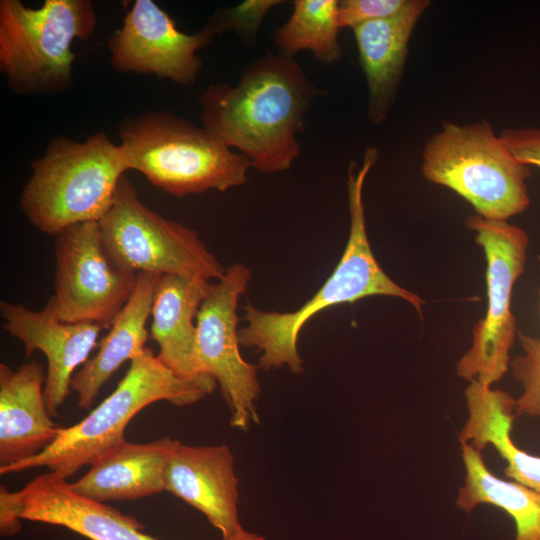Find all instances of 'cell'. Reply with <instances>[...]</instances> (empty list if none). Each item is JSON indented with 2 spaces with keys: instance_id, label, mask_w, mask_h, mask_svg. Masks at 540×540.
Wrapping results in <instances>:
<instances>
[{
  "instance_id": "30bf717a",
  "label": "cell",
  "mask_w": 540,
  "mask_h": 540,
  "mask_svg": "<svg viewBox=\"0 0 540 540\" xmlns=\"http://www.w3.org/2000/svg\"><path fill=\"white\" fill-rule=\"evenodd\" d=\"M55 294L58 318L110 328L132 296L138 274L109 256L97 221L70 226L55 236Z\"/></svg>"
},
{
  "instance_id": "9c48e42d",
  "label": "cell",
  "mask_w": 540,
  "mask_h": 540,
  "mask_svg": "<svg viewBox=\"0 0 540 540\" xmlns=\"http://www.w3.org/2000/svg\"><path fill=\"white\" fill-rule=\"evenodd\" d=\"M486 258L488 306L473 328L470 348L456 363V374L492 386L509 370L510 351L518 334L511 310L513 288L525 269L529 237L508 221L478 214L466 219Z\"/></svg>"
},
{
  "instance_id": "cb8c5ba5",
  "label": "cell",
  "mask_w": 540,
  "mask_h": 540,
  "mask_svg": "<svg viewBox=\"0 0 540 540\" xmlns=\"http://www.w3.org/2000/svg\"><path fill=\"white\" fill-rule=\"evenodd\" d=\"M284 3L279 0H246L215 12L207 26L216 35L226 31L237 33L245 42H255L261 24L271 8Z\"/></svg>"
},
{
  "instance_id": "277c9868",
  "label": "cell",
  "mask_w": 540,
  "mask_h": 540,
  "mask_svg": "<svg viewBox=\"0 0 540 540\" xmlns=\"http://www.w3.org/2000/svg\"><path fill=\"white\" fill-rule=\"evenodd\" d=\"M216 380L207 374L187 379L166 367L145 347L131 361L115 390L83 420L63 428L58 438L39 454L0 468V474L47 467L67 479L84 465L123 441L130 420L156 401L176 406L193 404L214 391Z\"/></svg>"
},
{
  "instance_id": "484cf974",
  "label": "cell",
  "mask_w": 540,
  "mask_h": 540,
  "mask_svg": "<svg viewBox=\"0 0 540 540\" xmlns=\"http://www.w3.org/2000/svg\"><path fill=\"white\" fill-rule=\"evenodd\" d=\"M499 137L518 161L540 168V128L504 129Z\"/></svg>"
},
{
  "instance_id": "2e32d148",
  "label": "cell",
  "mask_w": 540,
  "mask_h": 540,
  "mask_svg": "<svg viewBox=\"0 0 540 540\" xmlns=\"http://www.w3.org/2000/svg\"><path fill=\"white\" fill-rule=\"evenodd\" d=\"M45 380L35 360L15 370L0 364V468L39 454L63 430L48 413Z\"/></svg>"
},
{
  "instance_id": "7c38bea8",
  "label": "cell",
  "mask_w": 540,
  "mask_h": 540,
  "mask_svg": "<svg viewBox=\"0 0 540 540\" xmlns=\"http://www.w3.org/2000/svg\"><path fill=\"white\" fill-rule=\"evenodd\" d=\"M22 519L62 526L90 540H157L143 533L134 517L77 494L71 483L52 471L35 477L19 491L1 486V535L17 533ZM230 540L265 539L245 530Z\"/></svg>"
},
{
  "instance_id": "6da1fadb",
  "label": "cell",
  "mask_w": 540,
  "mask_h": 540,
  "mask_svg": "<svg viewBox=\"0 0 540 540\" xmlns=\"http://www.w3.org/2000/svg\"><path fill=\"white\" fill-rule=\"evenodd\" d=\"M321 92L293 57L267 52L236 86L214 83L201 93L200 120L257 171L282 172L300 155L297 133Z\"/></svg>"
},
{
  "instance_id": "4fadbf2b",
  "label": "cell",
  "mask_w": 540,
  "mask_h": 540,
  "mask_svg": "<svg viewBox=\"0 0 540 540\" xmlns=\"http://www.w3.org/2000/svg\"><path fill=\"white\" fill-rule=\"evenodd\" d=\"M214 36L207 25L197 33H183L157 3L135 0L108 39L111 66L120 73L152 74L192 86L203 65L197 51Z\"/></svg>"
},
{
  "instance_id": "5bb4252c",
  "label": "cell",
  "mask_w": 540,
  "mask_h": 540,
  "mask_svg": "<svg viewBox=\"0 0 540 540\" xmlns=\"http://www.w3.org/2000/svg\"><path fill=\"white\" fill-rule=\"evenodd\" d=\"M0 313L4 330L23 343L27 358L35 350L46 356L44 399L48 413L57 416L71 391L76 368L89 360L102 327L94 323L62 322L51 299L39 311L1 300Z\"/></svg>"
},
{
  "instance_id": "44dd1931",
  "label": "cell",
  "mask_w": 540,
  "mask_h": 540,
  "mask_svg": "<svg viewBox=\"0 0 540 540\" xmlns=\"http://www.w3.org/2000/svg\"><path fill=\"white\" fill-rule=\"evenodd\" d=\"M459 443L465 478L456 505L466 513L481 504L500 508L514 521V540H540V492L495 476L480 451L468 442Z\"/></svg>"
},
{
  "instance_id": "603a6c76",
  "label": "cell",
  "mask_w": 540,
  "mask_h": 540,
  "mask_svg": "<svg viewBox=\"0 0 540 540\" xmlns=\"http://www.w3.org/2000/svg\"><path fill=\"white\" fill-rule=\"evenodd\" d=\"M522 352L510 361L514 379L522 388L515 399L516 416L540 417V338L518 330Z\"/></svg>"
},
{
  "instance_id": "ffe728a7",
  "label": "cell",
  "mask_w": 540,
  "mask_h": 540,
  "mask_svg": "<svg viewBox=\"0 0 540 540\" xmlns=\"http://www.w3.org/2000/svg\"><path fill=\"white\" fill-rule=\"evenodd\" d=\"M159 275L139 273L134 292L114 319L99 343L97 353L78 370L71 390L78 395V407L88 409L102 386L126 361H131L146 346V323L151 315Z\"/></svg>"
},
{
  "instance_id": "d6986e66",
  "label": "cell",
  "mask_w": 540,
  "mask_h": 540,
  "mask_svg": "<svg viewBox=\"0 0 540 540\" xmlns=\"http://www.w3.org/2000/svg\"><path fill=\"white\" fill-rule=\"evenodd\" d=\"M211 287L209 280L180 275H161L156 282L150 336L158 344L159 360L183 378L204 375L196 366L194 320Z\"/></svg>"
},
{
  "instance_id": "ba28073f",
  "label": "cell",
  "mask_w": 540,
  "mask_h": 540,
  "mask_svg": "<svg viewBox=\"0 0 540 540\" xmlns=\"http://www.w3.org/2000/svg\"><path fill=\"white\" fill-rule=\"evenodd\" d=\"M98 224L109 256L126 271L206 280L225 274L195 230L146 206L125 175Z\"/></svg>"
},
{
  "instance_id": "7a4b0ae2",
  "label": "cell",
  "mask_w": 540,
  "mask_h": 540,
  "mask_svg": "<svg viewBox=\"0 0 540 540\" xmlns=\"http://www.w3.org/2000/svg\"><path fill=\"white\" fill-rule=\"evenodd\" d=\"M378 159L375 148H367L361 166L348 168V208L350 230L343 255L322 287L300 308L292 312H265L251 304L244 307L247 325L238 331L240 345L261 351L259 367L270 370L288 366L303 372L297 350L298 335L305 323L322 310L361 298L384 295L403 299L423 318V300L394 282L377 262L367 235L363 187Z\"/></svg>"
},
{
  "instance_id": "83f0119b",
  "label": "cell",
  "mask_w": 540,
  "mask_h": 540,
  "mask_svg": "<svg viewBox=\"0 0 540 540\" xmlns=\"http://www.w3.org/2000/svg\"><path fill=\"white\" fill-rule=\"evenodd\" d=\"M539 297H540V290H539ZM539 310H540V301H539Z\"/></svg>"
},
{
  "instance_id": "7402d4cb",
  "label": "cell",
  "mask_w": 540,
  "mask_h": 540,
  "mask_svg": "<svg viewBox=\"0 0 540 540\" xmlns=\"http://www.w3.org/2000/svg\"><path fill=\"white\" fill-rule=\"evenodd\" d=\"M338 0H296L289 19L274 31L279 53L293 57L309 50L316 60L332 64L340 60Z\"/></svg>"
},
{
  "instance_id": "9a60e30c",
  "label": "cell",
  "mask_w": 540,
  "mask_h": 540,
  "mask_svg": "<svg viewBox=\"0 0 540 540\" xmlns=\"http://www.w3.org/2000/svg\"><path fill=\"white\" fill-rule=\"evenodd\" d=\"M238 478L226 445L189 446L173 440L165 476V491L202 512L230 540L245 530L238 518Z\"/></svg>"
},
{
  "instance_id": "5b68a950",
  "label": "cell",
  "mask_w": 540,
  "mask_h": 540,
  "mask_svg": "<svg viewBox=\"0 0 540 540\" xmlns=\"http://www.w3.org/2000/svg\"><path fill=\"white\" fill-rule=\"evenodd\" d=\"M130 169L183 197L246 183L250 161L206 128L167 110L125 117L118 125Z\"/></svg>"
},
{
  "instance_id": "ac0fdd59",
  "label": "cell",
  "mask_w": 540,
  "mask_h": 540,
  "mask_svg": "<svg viewBox=\"0 0 540 540\" xmlns=\"http://www.w3.org/2000/svg\"><path fill=\"white\" fill-rule=\"evenodd\" d=\"M173 440L162 437L136 444L124 439L99 456L71 487L100 503L135 500L165 491V468Z\"/></svg>"
},
{
  "instance_id": "8fae6325",
  "label": "cell",
  "mask_w": 540,
  "mask_h": 540,
  "mask_svg": "<svg viewBox=\"0 0 540 540\" xmlns=\"http://www.w3.org/2000/svg\"><path fill=\"white\" fill-rule=\"evenodd\" d=\"M250 279L249 268L240 263L232 264L224 276L212 284L196 317L197 371L212 376L220 385L231 411L230 425L243 431L259 421L257 367L242 358L237 330L238 300Z\"/></svg>"
},
{
  "instance_id": "e0dca14e",
  "label": "cell",
  "mask_w": 540,
  "mask_h": 540,
  "mask_svg": "<svg viewBox=\"0 0 540 540\" xmlns=\"http://www.w3.org/2000/svg\"><path fill=\"white\" fill-rule=\"evenodd\" d=\"M428 0H409L398 14L352 28L368 88V117L385 121L395 100L408 56L409 42Z\"/></svg>"
},
{
  "instance_id": "8992f818",
  "label": "cell",
  "mask_w": 540,
  "mask_h": 540,
  "mask_svg": "<svg viewBox=\"0 0 540 540\" xmlns=\"http://www.w3.org/2000/svg\"><path fill=\"white\" fill-rule=\"evenodd\" d=\"M97 25L90 0H45L39 8L0 1V71L11 93L56 95L73 85V41Z\"/></svg>"
},
{
  "instance_id": "4316f807",
  "label": "cell",
  "mask_w": 540,
  "mask_h": 540,
  "mask_svg": "<svg viewBox=\"0 0 540 540\" xmlns=\"http://www.w3.org/2000/svg\"><path fill=\"white\" fill-rule=\"evenodd\" d=\"M538 262H539V265H540V255H538Z\"/></svg>"
},
{
  "instance_id": "3957f363",
  "label": "cell",
  "mask_w": 540,
  "mask_h": 540,
  "mask_svg": "<svg viewBox=\"0 0 540 540\" xmlns=\"http://www.w3.org/2000/svg\"><path fill=\"white\" fill-rule=\"evenodd\" d=\"M31 166L20 207L35 227L53 236L76 224L98 222L111 207L120 179L130 170L124 148L104 131L82 142L54 137Z\"/></svg>"
},
{
  "instance_id": "52a82bcc",
  "label": "cell",
  "mask_w": 540,
  "mask_h": 540,
  "mask_svg": "<svg viewBox=\"0 0 540 540\" xmlns=\"http://www.w3.org/2000/svg\"><path fill=\"white\" fill-rule=\"evenodd\" d=\"M421 173L456 192L486 219L507 221L530 205V166L512 155L487 121L444 122L424 145Z\"/></svg>"
},
{
  "instance_id": "d4e9b609",
  "label": "cell",
  "mask_w": 540,
  "mask_h": 540,
  "mask_svg": "<svg viewBox=\"0 0 540 540\" xmlns=\"http://www.w3.org/2000/svg\"><path fill=\"white\" fill-rule=\"evenodd\" d=\"M409 0H342L338 1L337 21L340 29L387 18L401 12Z\"/></svg>"
}]
</instances>
